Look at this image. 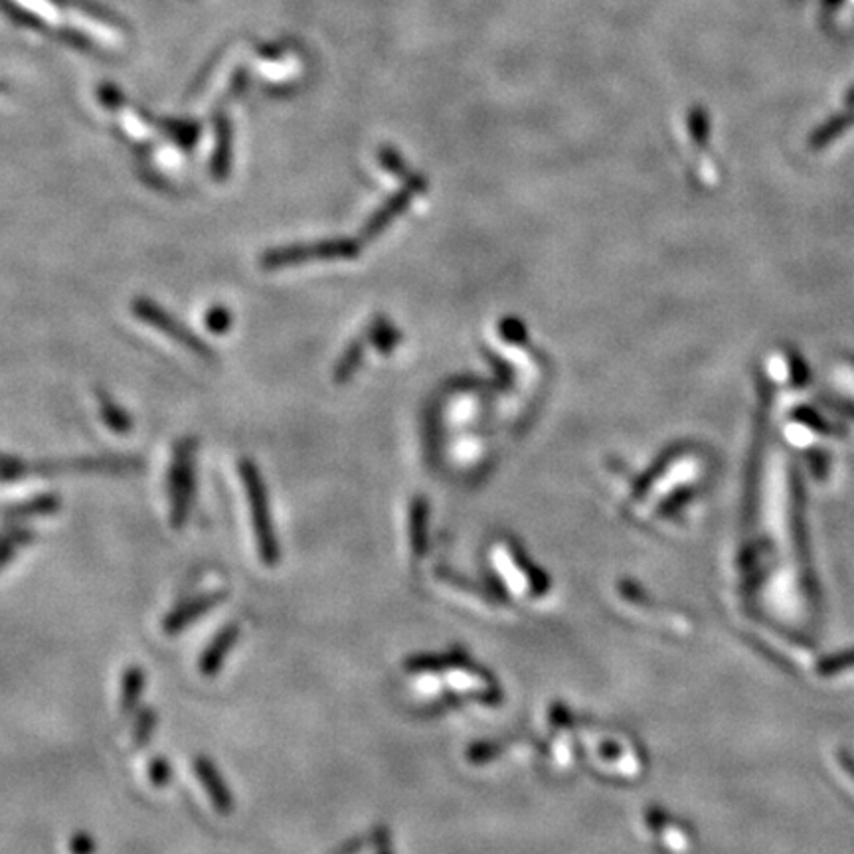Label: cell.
<instances>
[{
    "label": "cell",
    "instance_id": "6da1fadb",
    "mask_svg": "<svg viewBox=\"0 0 854 854\" xmlns=\"http://www.w3.org/2000/svg\"><path fill=\"white\" fill-rule=\"evenodd\" d=\"M238 469H240L243 489H245L257 554L265 566H275L281 556V550H279V540H277V532H275L269 491L265 486L264 474L252 459H242Z\"/></svg>",
    "mask_w": 854,
    "mask_h": 854
},
{
    "label": "cell",
    "instance_id": "7a4b0ae2",
    "mask_svg": "<svg viewBox=\"0 0 854 854\" xmlns=\"http://www.w3.org/2000/svg\"><path fill=\"white\" fill-rule=\"evenodd\" d=\"M196 440H182L177 443L169 467L167 495H169L170 527L182 530L189 525L194 501H196Z\"/></svg>",
    "mask_w": 854,
    "mask_h": 854
},
{
    "label": "cell",
    "instance_id": "3957f363",
    "mask_svg": "<svg viewBox=\"0 0 854 854\" xmlns=\"http://www.w3.org/2000/svg\"><path fill=\"white\" fill-rule=\"evenodd\" d=\"M228 598V591H208V593H199L194 598L179 603L175 610L167 613L163 620V632L169 637H175L179 633L189 629L190 625L201 622L206 613H211L214 608H218Z\"/></svg>",
    "mask_w": 854,
    "mask_h": 854
},
{
    "label": "cell",
    "instance_id": "277c9868",
    "mask_svg": "<svg viewBox=\"0 0 854 854\" xmlns=\"http://www.w3.org/2000/svg\"><path fill=\"white\" fill-rule=\"evenodd\" d=\"M139 318H143L145 323H148L151 327L163 330L165 335H169L170 338L179 340L182 347L189 348L192 352H196L199 357H208V348H204L201 342V338L190 335V330L184 328V325H180L179 321L175 316H170L169 313H165L160 306L151 303L148 299H137V303L133 305Z\"/></svg>",
    "mask_w": 854,
    "mask_h": 854
},
{
    "label": "cell",
    "instance_id": "5b68a950",
    "mask_svg": "<svg viewBox=\"0 0 854 854\" xmlns=\"http://www.w3.org/2000/svg\"><path fill=\"white\" fill-rule=\"evenodd\" d=\"M194 773H196L202 787L206 791L214 811L221 815V817L232 815L233 805H236L232 791H230L228 783L224 780L218 766L208 756H196V759H194Z\"/></svg>",
    "mask_w": 854,
    "mask_h": 854
},
{
    "label": "cell",
    "instance_id": "8992f818",
    "mask_svg": "<svg viewBox=\"0 0 854 854\" xmlns=\"http://www.w3.org/2000/svg\"><path fill=\"white\" fill-rule=\"evenodd\" d=\"M240 635H242L240 623H226L220 632L214 635V639L206 645L199 659V671L202 676L211 678L220 673L226 659L232 653L233 645L240 641Z\"/></svg>",
    "mask_w": 854,
    "mask_h": 854
},
{
    "label": "cell",
    "instance_id": "52a82bcc",
    "mask_svg": "<svg viewBox=\"0 0 854 854\" xmlns=\"http://www.w3.org/2000/svg\"><path fill=\"white\" fill-rule=\"evenodd\" d=\"M62 508V498L56 493H43V495L32 496L22 503L11 505L4 510V517L9 520H31V518L52 517L60 513Z\"/></svg>",
    "mask_w": 854,
    "mask_h": 854
},
{
    "label": "cell",
    "instance_id": "ba28073f",
    "mask_svg": "<svg viewBox=\"0 0 854 854\" xmlns=\"http://www.w3.org/2000/svg\"><path fill=\"white\" fill-rule=\"evenodd\" d=\"M145 688H147V671L139 664L127 666L121 675V688H119V708L125 717L137 712Z\"/></svg>",
    "mask_w": 854,
    "mask_h": 854
},
{
    "label": "cell",
    "instance_id": "9c48e42d",
    "mask_svg": "<svg viewBox=\"0 0 854 854\" xmlns=\"http://www.w3.org/2000/svg\"><path fill=\"white\" fill-rule=\"evenodd\" d=\"M216 131H218V139H216V153H214V163H212V175L214 179H226V172L230 169V123L226 121V117H218L216 121Z\"/></svg>",
    "mask_w": 854,
    "mask_h": 854
},
{
    "label": "cell",
    "instance_id": "30bf717a",
    "mask_svg": "<svg viewBox=\"0 0 854 854\" xmlns=\"http://www.w3.org/2000/svg\"><path fill=\"white\" fill-rule=\"evenodd\" d=\"M34 530L26 527H16L9 530L4 537L0 538V569L4 568L12 558L26 549L31 542H34Z\"/></svg>",
    "mask_w": 854,
    "mask_h": 854
},
{
    "label": "cell",
    "instance_id": "8fae6325",
    "mask_svg": "<svg viewBox=\"0 0 854 854\" xmlns=\"http://www.w3.org/2000/svg\"><path fill=\"white\" fill-rule=\"evenodd\" d=\"M99 411H101V420L111 432L125 435L133 430L131 416L121 406H117L107 394H99Z\"/></svg>",
    "mask_w": 854,
    "mask_h": 854
},
{
    "label": "cell",
    "instance_id": "7c38bea8",
    "mask_svg": "<svg viewBox=\"0 0 854 854\" xmlns=\"http://www.w3.org/2000/svg\"><path fill=\"white\" fill-rule=\"evenodd\" d=\"M158 726L157 710L153 707H143L137 710V718L133 724V746L145 749L148 742L155 736Z\"/></svg>",
    "mask_w": 854,
    "mask_h": 854
},
{
    "label": "cell",
    "instance_id": "4fadbf2b",
    "mask_svg": "<svg viewBox=\"0 0 854 854\" xmlns=\"http://www.w3.org/2000/svg\"><path fill=\"white\" fill-rule=\"evenodd\" d=\"M172 780V766L165 756H155L148 761V781L155 787H167Z\"/></svg>",
    "mask_w": 854,
    "mask_h": 854
},
{
    "label": "cell",
    "instance_id": "5bb4252c",
    "mask_svg": "<svg viewBox=\"0 0 854 854\" xmlns=\"http://www.w3.org/2000/svg\"><path fill=\"white\" fill-rule=\"evenodd\" d=\"M165 129L184 147H192L199 137V125L189 123V121H169Z\"/></svg>",
    "mask_w": 854,
    "mask_h": 854
},
{
    "label": "cell",
    "instance_id": "9a60e30c",
    "mask_svg": "<svg viewBox=\"0 0 854 854\" xmlns=\"http://www.w3.org/2000/svg\"><path fill=\"white\" fill-rule=\"evenodd\" d=\"M230 325H232V315L228 313L226 306H214L206 316V327L211 328L214 335H224Z\"/></svg>",
    "mask_w": 854,
    "mask_h": 854
},
{
    "label": "cell",
    "instance_id": "2e32d148",
    "mask_svg": "<svg viewBox=\"0 0 854 854\" xmlns=\"http://www.w3.org/2000/svg\"><path fill=\"white\" fill-rule=\"evenodd\" d=\"M26 473V465L19 457L0 455V481H14Z\"/></svg>",
    "mask_w": 854,
    "mask_h": 854
},
{
    "label": "cell",
    "instance_id": "e0dca14e",
    "mask_svg": "<svg viewBox=\"0 0 854 854\" xmlns=\"http://www.w3.org/2000/svg\"><path fill=\"white\" fill-rule=\"evenodd\" d=\"M97 851V843H95L94 837L85 831H80L72 837L70 841V853L74 854H92Z\"/></svg>",
    "mask_w": 854,
    "mask_h": 854
},
{
    "label": "cell",
    "instance_id": "ac0fdd59",
    "mask_svg": "<svg viewBox=\"0 0 854 854\" xmlns=\"http://www.w3.org/2000/svg\"><path fill=\"white\" fill-rule=\"evenodd\" d=\"M99 99H101L107 107H113V109H116V107L123 104V94L117 89L116 85L106 84L99 87Z\"/></svg>",
    "mask_w": 854,
    "mask_h": 854
}]
</instances>
